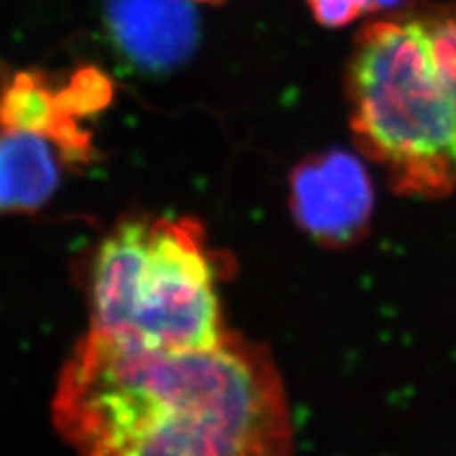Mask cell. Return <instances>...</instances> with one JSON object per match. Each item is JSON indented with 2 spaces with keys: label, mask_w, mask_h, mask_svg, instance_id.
Segmentation results:
<instances>
[{
  "label": "cell",
  "mask_w": 456,
  "mask_h": 456,
  "mask_svg": "<svg viewBox=\"0 0 456 456\" xmlns=\"http://www.w3.org/2000/svg\"><path fill=\"white\" fill-rule=\"evenodd\" d=\"M73 160L52 137L0 124V213L45 206Z\"/></svg>",
  "instance_id": "obj_6"
},
{
  "label": "cell",
  "mask_w": 456,
  "mask_h": 456,
  "mask_svg": "<svg viewBox=\"0 0 456 456\" xmlns=\"http://www.w3.org/2000/svg\"><path fill=\"white\" fill-rule=\"evenodd\" d=\"M217 274L196 221H127L114 228L95 255L92 330L151 348L216 346L228 333Z\"/></svg>",
  "instance_id": "obj_2"
},
{
  "label": "cell",
  "mask_w": 456,
  "mask_h": 456,
  "mask_svg": "<svg viewBox=\"0 0 456 456\" xmlns=\"http://www.w3.org/2000/svg\"><path fill=\"white\" fill-rule=\"evenodd\" d=\"M348 92L355 142L399 194L445 198L456 189V110L411 13L362 28Z\"/></svg>",
  "instance_id": "obj_3"
},
{
  "label": "cell",
  "mask_w": 456,
  "mask_h": 456,
  "mask_svg": "<svg viewBox=\"0 0 456 456\" xmlns=\"http://www.w3.org/2000/svg\"><path fill=\"white\" fill-rule=\"evenodd\" d=\"M397 3H399V0H370V6H373V12H377V10L395 6Z\"/></svg>",
  "instance_id": "obj_9"
},
{
  "label": "cell",
  "mask_w": 456,
  "mask_h": 456,
  "mask_svg": "<svg viewBox=\"0 0 456 456\" xmlns=\"http://www.w3.org/2000/svg\"><path fill=\"white\" fill-rule=\"evenodd\" d=\"M291 209L305 231L327 246L358 240L373 211L365 167L346 152L312 156L291 175Z\"/></svg>",
  "instance_id": "obj_4"
},
{
  "label": "cell",
  "mask_w": 456,
  "mask_h": 456,
  "mask_svg": "<svg viewBox=\"0 0 456 456\" xmlns=\"http://www.w3.org/2000/svg\"><path fill=\"white\" fill-rule=\"evenodd\" d=\"M110 37L135 65L164 70L196 46L198 20L189 0H105Z\"/></svg>",
  "instance_id": "obj_5"
},
{
  "label": "cell",
  "mask_w": 456,
  "mask_h": 456,
  "mask_svg": "<svg viewBox=\"0 0 456 456\" xmlns=\"http://www.w3.org/2000/svg\"><path fill=\"white\" fill-rule=\"evenodd\" d=\"M308 6L325 27H345L373 12L370 0H308Z\"/></svg>",
  "instance_id": "obj_8"
},
{
  "label": "cell",
  "mask_w": 456,
  "mask_h": 456,
  "mask_svg": "<svg viewBox=\"0 0 456 456\" xmlns=\"http://www.w3.org/2000/svg\"><path fill=\"white\" fill-rule=\"evenodd\" d=\"M422 28L441 84L456 110V6H434L411 12Z\"/></svg>",
  "instance_id": "obj_7"
},
{
  "label": "cell",
  "mask_w": 456,
  "mask_h": 456,
  "mask_svg": "<svg viewBox=\"0 0 456 456\" xmlns=\"http://www.w3.org/2000/svg\"><path fill=\"white\" fill-rule=\"evenodd\" d=\"M200 3H221V0H200Z\"/></svg>",
  "instance_id": "obj_10"
},
{
  "label": "cell",
  "mask_w": 456,
  "mask_h": 456,
  "mask_svg": "<svg viewBox=\"0 0 456 456\" xmlns=\"http://www.w3.org/2000/svg\"><path fill=\"white\" fill-rule=\"evenodd\" d=\"M53 422L88 454H285L288 397L270 354L226 333L164 350L90 330L67 360Z\"/></svg>",
  "instance_id": "obj_1"
}]
</instances>
